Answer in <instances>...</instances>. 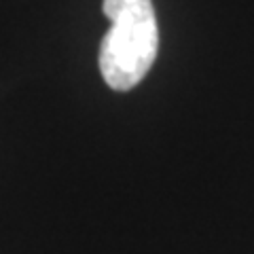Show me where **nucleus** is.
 <instances>
[{
	"instance_id": "1",
	"label": "nucleus",
	"mask_w": 254,
	"mask_h": 254,
	"mask_svg": "<svg viewBox=\"0 0 254 254\" xmlns=\"http://www.w3.org/2000/svg\"><path fill=\"white\" fill-rule=\"evenodd\" d=\"M110 30L100 43V72L115 91L133 89L153 68L159 28L153 0H104Z\"/></svg>"
}]
</instances>
